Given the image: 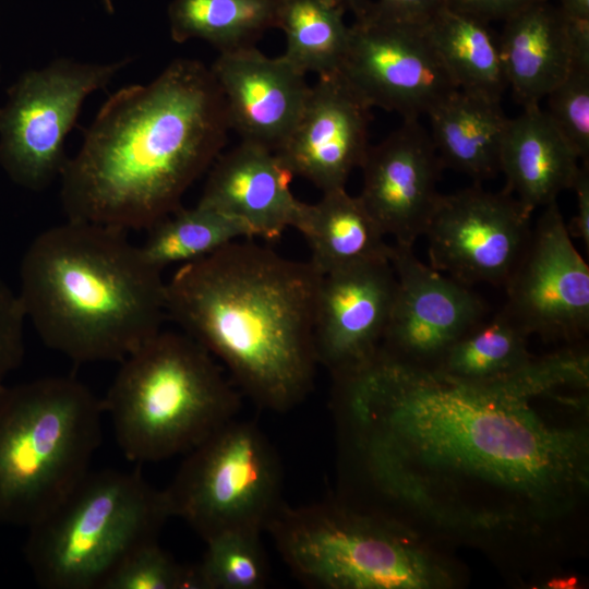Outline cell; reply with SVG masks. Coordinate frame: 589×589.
Returning a JSON list of instances; mask_svg holds the SVG:
<instances>
[{
    "label": "cell",
    "mask_w": 589,
    "mask_h": 589,
    "mask_svg": "<svg viewBox=\"0 0 589 589\" xmlns=\"http://www.w3.org/2000/svg\"><path fill=\"white\" fill-rule=\"evenodd\" d=\"M503 311L529 336L574 342L589 329V267L556 201L544 206L504 285Z\"/></svg>",
    "instance_id": "cell-12"
},
{
    "label": "cell",
    "mask_w": 589,
    "mask_h": 589,
    "mask_svg": "<svg viewBox=\"0 0 589 589\" xmlns=\"http://www.w3.org/2000/svg\"><path fill=\"white\" fill-rule=\"evenodd\" d=\"M423 28L458 89L501 99L507 82L488 23L444 7Z\"/></svg>",
    "instance_id": "cell-24"
},
{
    "label": "cell",
    "mask_w": 589,
    "mask_h": 589,
    "mask_svg": "<svg viewBox=\"0 0 589 589\" xmlns=\"http://www.w3.org/2000/svg\"><path fill=\"white\" fill-rule=\"evenodd\" d=\"M541 1L545 0H446V7L489 24L505 21Z\"/></svg>",
    "instance_id": "cell-34"
},
{
    "label": "cell",
    "mask_w": 589,
    "mask_h": 589,
    "mask_svg": "<svg viewBox=\"0 0 589 589\" xmlns=\"http://www.w3.org/2000/svg\"><path fill=\"white\" fill-rule=\"evenodd\" d=\"M165 284L125 231L67 219L27 247L19 297L50 349L79 363L121 362L161 330Z\"/></svg>",
    "instance_id": "cell-4"
},
{
    "label": "cell",
    "mask_w": 589,
    "mask_h": 589,
    "mask_svg": "<svg viewBox=\"0 0 589 589\" xmlns=\"http://www.w3.org/2000/svg\"><path fill=\"white\" fill-rule=\"evenodd\" d=\"M345 12L338 0H279L276 27L286 40L281 56L305 74L338 71L350 36Z\"/></svg>",
    "instance_id": "cell-26"
},
{
    "label": "cell",
    "mask_w": 589,
    "mask_h": 589,
    "mask_svg": "<svg viewBox=\"0 0 589 589\" xmlns=\"http://www.w3.org/2000/svg\"><path fill=\"white\" fill-rule=\"evenodd\" d=\"M578 156L540 105L509 118L500 152V172L528 213L556 201L573 188Z\"/></svg>",
    "instance_id": "cell-20"
},
{
    "label": "cell",
    "mask_w": 589,
    "mask_h": 589,
    "mask_svg": "<svg viewBox=\"0 0 589 589\" xmlns=\"http://www.w3.org/2000/svg\"><path fill=\"white\" fill-rule=\"evenodd\" d=\"M278 456L261 429L235 418L185 454L164 489L171 516L204 540L229 531L262 533L280 501Z\"/></svg>",
    "instance_id": "cell-9"
},
{
    "label": "cell",
    "mask_w": 589,
    "mask_h": 589,
    "mask_svg": "<svg viewBox=\"0 0 589 589\" xmlns=\"http://www.w3.org/2000/svg\"><path fill=\"white\" fill-rule=\"evenodd\" d=\"M588 384L576 348L489 380L377 357L335 382L380 510L443 546L524 565L565 546L585 516Z\"/></svg>",
    "instance_id": "cell-1"
},
{
    "label": "cell",
    "mask_w": 589,
    "mask_h": 589,
    "mask_svg": "<svg viewBox=\"0 0 589 589\" xmlns=\"http://www.w3.org/2000/svg\"><path fill=\"white\" fill-rule=\"evenodd\" d=\"M428 117L430 136L443 168L477 183L500 172V152L508 119L501 99L457 89Z\"/></svg>",
    "instance_id": "cell-22"
},
{
    "label": "cell",
    "mask_w": 589,
    "mask_h": 589,
    "mask_svg": "<svg viewBox=\"0 0 589 589\" xmlns=\"http://www.w3.org/2000/svg\"><path fill=\"white\" fill-rule=\"evenodd\" d=\"M26 320L19 293L0 278V389L23 360Z\"/></svg>",
    "instance_id": "cell-32"
},
{
    "label": "cell",
    "mask_w": 589,
    "mask_h": 589,
    "mask_svg": "<svg viewBox=\"0 0 589 589\" xmlns=\"http://www.w3.org/2000/svg\"><path fill=\"white\" fill-rule=\"evenodd\" d=\"M322 277L310 261L236 240L179 266L165 284L166 316L218 358L257 406L286 411L314 383Z\"/></svg>",
    "instance_id": "cell-3"
},
{
    "label": "cell",
    "mask_w": 589,
    "mask_h": 589,
    "mask_svg": "<svg viewBox=\"0 0 589 589\" xmlns=\"http://www.w3.org/2000/svg\"><path fill=\"white\" fill-rule=\"evenodd\" d=\"M576 193L577 211L567 230L569 236L578 238L589 249V163L582 161L579 166L573 188Z\"/></svg>",
    "instance_id": "cell-35"
},
{
    "label": "cell",
    "mask_w": 589,
    "mask_h": 589,
    "mask_svg": "<svg viewBox=\"0 0 589 589\" xmlns=\"http://www.w3.org/2000/svg\"><path fill=\"white\" fill-rule=\"evenodd\" d=\"M396 290L390 261H373L323 275L315 309L317 363L335 382L371 365L380 351Z\"/></svg>",
    "instance_id": "cell-15"
},
{
    "label": "cell",
    "mask_w": 589,
    "mask_h": 589,
    "mask_svg": "<svg viewBox=\"0 0 589 589\" xmlns=\"http://www.w3.org/2000/svg\"><path fill=\"white\" fill-rule=\"evenodd\" d=\"M305 207L297 230L305 238L312 265L322 274L373 261H390L393 245L364 207L346 188L322 193Z\"/></svg>",
    "instance_id": "cell-23"
},
{
    "label": "cell",
    "mask_w": 589,
    "mask_h": 589,
    "mask_svg": "<svg viewBox=\"0 0 589 589\" xmlns=\"http://www.w3.org/2000/svg\"><path fill=\"white\" fill-rule=\"evenodd\" d=\"M206 550L195 564L201 589H262L269 566L261 533L229 531L205 541Z\"/></svg>",
    "instance_id": "cell-29"
},
{
    "label": "cell",
    "mask_w": 589,
    "mask_h": 589,
    "mask_svg": "<svg viewBox=\"0 0 589 589\" xmlns=\"http://www.w3.org/2000/svg\"><path fill=\"white\" fill-rule=\"evenodd\" d=\"M242 238H254L243 223L196 204L178 209L147 229L140 245L145 259L161 271L171 264H187L214 253Z\"/></svg>",
    "instance_id": "cell-27"
},
{
    "label": "cell",
    "mask_w": 589,
    "mask_h": 589,
    "mask_svg": "<svg viewBox=\"0 0 589 589\" xmlns=\"http://www.w3.org/2000/svg\"><path fill=\"white\" fill-rule=\"evenodd\" d=\"M338 71L372 108L402 120L428 116L458 89L418 25L354 20Z\"/></svg>",
    "instance_id": "cell-13"
},
{
    "label": "cell",
    "mask_w": 589,
    "mask_h": 589,
    "mask_svg": "<svg viewBox=\"0 0 589 589\" xmlns=\"http://www.w3.org/2000/svg\"><path fill=\"white\" fill-rule=\"evenodd\" d=\"M498 43L507 86L522 108L540 105L575 57L569 21L548 0L506 19Z\"/></svg>",
    "instance_id": "cell-21"
},
{
    "label": "cell",
    "mask_w": 589,
    "mask_h": 589,
    "mask_svg": "<svg viewBox=\"0 0 589 589\" xmlns=\"http://www.w3.org/2000/svg\"><path fill=\"white\" fill-rule=\"evenodd\" d=\"M279 0H172L167 10L171 39L204 40L219 52L254 46L276 27Z\"/></svg>",
    "instance_id": "cell-25"
},
{
    "label": "cell",
    "mask_w": 589,
    "mask_h": 589,
    "mask_svg": "<svg viewBox=\"0 0 589 589\" xmlns=\"http://www.w3.org/2000/svg\"><path fill=\"white\" fill-rule=\"evenodd\" d=\"M103 589H201V586L195 564L178 563L157 540L129 554Z\"/></svg>",
    "instance_id": "cell-30"
},
{
    "label": "cell",
    "mask_w": 589,
    "mask_h": 589,
    "mask_svg": "<svg viewBox=\"0 0 589 589\" xmlns=\"http://www.w3.org/2000/svg\"><path fill=\"white\" fill-rule=\"evenodd\" d=\"M101 402L124 457L155 462L233 419L240 394L200 344L161 329L121 361Z\"/></svg>",
    "instance_id": "cell-6"
},
{
    "label": "cell",
    "mask_w": 589,
    "mask_h": 589,
    "mask_svg": "<svg viewBox=\"0 0 589 589\" xmlns=\"http://www.w3.org/2000/svg\"><path fill=\"white\" fill-rule=\"evenodd\" d=\"M558 9L569 20L589 22V0H560Z\"/></svg>",
    "instance_id": "cell-36"
},
{
    "label": "cell",
    "mask_w": 589,
    "mask_h": 589,
    "mask_svg": "<svg viewBox=\"0 0 589 589\" xmlns=\"http://www.w3.org/2000/svg\"><path fill=\"white\" fill-rule=\"evenodd\" d=\"M372 107L340 71L317 75L291 134L276 153L323 192L346 188L370 147Z\"/></svg>",
    "instance_id": "cell-17"
},
{
    "label": "cell",
    "mask_w": 589,
    "mask_h": 589,
    "mask_svg": "<svg viewBox=\"0 0 589 589\" xmlns=\"http://www.w3.org/2000/svg\"><path fill=\"white\" fill-rule=\"evenodd\" d=\"M129 62V58L105 63L58 58L24 72L0 106V166L8 177L31 191H41L60 178L68 160L65 139L83 103Z\"/></svg>",
    "instance_id": "cell-10"
},
{
    "label": "cell",
    "mask_w": 589,
    "mask_h": 589,
    "mask_svg": "<svg viewBox=\"0 0 589 589\" xmlns=\"http://www.w3.org/2000/svg\"><path fill=\"white\" fill-rule=\"evenodd\" d=\"M266 530L302 581L325 589H450L462 569L443 545L380 510L284 504Z\"/></svg>",
    "instance_id": "cell-5"
},
{
    "label": "cell",
    "mask_w": 589,
    "mask_h": 589,
    "mask_svg": "<svg viewBox=\"0 0 589 589\" xmlns=\"http://www.w3.org/2000/svg\"><path fill=\"white\" fill-rule=\"evenodd\" d=\"M99 399L71 376L0 389V524L25 527L55 509L100 446Z\"/></svg>",
    "instance_id": "cell-7"
},
{
    "label": "cell",
    "mask_w": 589,
    "mask_h": 589,
    "mask_svg": "<svg viewBox=\"0 0 589 589\" xmlns=\"http://www.w3.org/2000/svg\"><path fill=\"white\" fill-rule=\"evenodd\" d=\"M293 177L275 151L241 141L211 166L197 204L243 223L254 237L275 240L297 229L305 207L291 192Z\"/></svg>",
    "instance_id": "cell-19"
},
{
    "label": "cell",
    "mask_w": 589,
    "mask_h": 589,
    "mask_svg": "<svg viewBox=\"0 0 589 589\" xmlns=\"http://www.w3.org/2000/svg\"><path fill=\"white\" fill-rule=\"evenodd\" d=\"M354 15V20L362 17L371 5V0H338Z\"/></svg>",
    "instance_id": "cell-37"
},
{
    "label": "cell",
    "mask_w": 589,
    "mask_h": 589,
    "mask_svg": "<svg viewBox=\"0 0 589 589\" xmlns=\"http://www.w3.org/2000/svg\"><path fill=\"white\" fill-rule=\"evenodd\" d=\"M171 517L164 490L139 471H88L48 515L28 527L26 563L46 589H103L120 563L158 540Z\"/></svg>",
    "instance_id": "cell-8"
},
{
    "label": "cell",
    "mask_w": 589,
    "mask_h": 589,
    "mask_svg": "<svg viewBox=\"0 0 589 589\" xmlns=\"http://www.w3.org/2000/svg\"><path fill=\"white\" fill-rule=\"evenodd\" d=\"M529 335L503 310L482 318L445 352L436 369L466 380L504 376L530 363Z\"/></svg>",
    "instance_id": "cell-28"
},
{
    "label": "cell",
    "mask_w": 589,
    "mask_h": 589,
    "mask_svg": "<svg viewBox=\"0 0 589 589\" xmlns=\"http://www.w3.org/2000/svg\"><path fill=\"white\" fill-rule=\"evenodd\" d=\"M444 7L446 0H376L362 17L424 26Z\"/></svg>",
    "instance_id": "cell-33"
},
{
    "label": "cell",
    "mask_w": 589,
    "mask_h": 589,
    "mask_svg": "<svg viewBox=\"0 0 589 589\" xmlns=\"http://www.w3.org/2000/svg\"><path fill=\"white\" fill-rule=\"evenodd\" d=\"M99 1L108 13L115 12L113 0H99Z\"/></svg>",
    "instance_id": "cell-38"
},
{
    "label": "cell",
    "mask_w": 589,
    "mask_h": 589,
    "mask_svg": "<svg viewBox=\"0 0 589 589\" xmlns=\"http://www.w3.org/2000/svg\"><path fill=\"white\" fill-rule=\"evenodd\" d=\"M396 290L378 357L435 368L448 348L485 317L469 286L419 261L412 247L393 245Z\"/></svg>",
    "instance_id": "cell-14"
},
{
    "label": "cell",
    "mask_w": 589,
    "mask_h": 589,
    "mask_svg": "<svg viewBox=\"0 0 589 589\" xmlns=\"http://www.w3.org/2000/svg\"><path fill=\"white\" fill-rule=\"evenodd\" d=\"M530 214L505 189L441 194L423 236L430 266L467 286L505 285L530 238Z\"/></svg>",
    "instance_id": "cell-11"
},
{
    "label": "cell",
    "mask_w": 589,
    "mask_h": 589,
    "mask_svg": "<svg viewBox=\"0 0 589 589\" xmlns=\"http://www.w3.org/2000/svg\"><path fill=\"white\" fill-rule=\"evenodd\" d=\"M211 70L230 130L241 141L280 149L303 110L310 91L306 74L284 56L268 57L255 46L219 52Z\"/></svg>",
    "instance_id": "cell-18"
},
{
    "label": "cell",
    "mask_w": 589,
    "mask_h": 589,
    "mask_svg": "<svg viewBox=\"0 0 589 589\" xmlns=\"http://www.w3.org/2000/svg\"><path fill=\"white\" fill-rule=\"evenodd\" d=\"M229 131L218 83L199 60L176 59L149 83L117 91L61 172L67 219L147 230L181 206Z\"/></svg>",
    "instance_id": "cell-2"
},
{
    "label": "cell",
    "mask_w": 589,
    "mask_h": 589,
    "mask_svg": "<svg viewBox=\"0 0 589 589\" xmlns=\"http://www.w3.org/2000/svg\"><path fill=\"white\" fill-rule=\"evenodd\" d=\"M0 69H1V67H0Z\"/></svg>",
    "instance_id": "cell-39"
},
{
    "label": "cell",
    "mask_w": 589,
    "mask_h": 589,
    "mask_svg": "<svg viewBox=\"0 0 589 589\" xmlns=\"http://www.w3.org/2000/svg\"><path fill=\"white\" fill-rule=\"evenodd\" d=\"M545 112L581 161H589V60L574 59L566 76L545 96Z\"/></svg>",
    "instance_id": "cell-31"
},
{
    "label": "cell",
    "mask_w": 589,
    "mask_h": 589,
    "mask_svg": "<svg viewBox=\"0 0 589 589\" xmlns=\"http://www.w3.org/2000/svg\"><path fill=\"white\" fill-rule=\"evenodd\" d=\"M358 195L385 236L413 247L423 236L440 197L436 184L443 169L430 133L419 119L401 124L370 145Z\"/></svg>",
    "instance_id": "cell-16"
}]
</instances>
